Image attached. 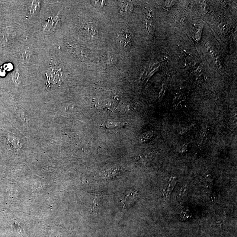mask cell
Wrapping results in <instances>:
<instances>
[{"instance_id": "obj_16", "label": "cell", "mask_w": 237, "mask_h": 237, "mask_svg": "<svg viewBox=\"0 0 237 237\" xmlns=\"http://www.w3.org/2000/svg\"><path fill=\"white\" fill-rule=\"evenodd\" d=\"M6 72L4 70L2 66L0 67V76H5V75Z\"/></svg>"}, {"instance_id": "obj_13", "label": "cell", "mask_w": 237, "mask_h": 237, "mask_svg": "<svg viewBox=\"0 0 237 237\" xmlns=\"http://www.w3.org/2000/svg\"><path fill=\"white\" fill-rule=\"evenodd\" d=\"M104 2V1H94V2H93V3L94 5H97L98 7H103L104 6V5H105V2Z\"/></svg>"}, {"instance_id": "obj_9", "label": "cell", "mask_w": 237, "mask_h": 237, "mask_svg": "<svg viewBox=\"0 0 237 237\" xmlns=\"http://www.w3.org/2000/svg\"><path fill=\"white\" fill-rule=\"evenodd\" d=\"M122 5L121 11L123 13H129V12L132 11L133 7L130 3L127 2H123Z\"/></svg>"}, {"instance_id": "obj_1", "label": "cell", "mask_w": 237, "mask_h": 237, "mask_svg": "<svg viewBox=\"0 0 237 237\" xmlns=\"http://www.w3.org/2000/svg\"><path fill=\"white\" fill-rule=\"evenodd\" d=\"M60 13L59 12L56 15L47 18L42 24V30L43 34H48L55 31L59 22Z\"/></svg>"}, {"instance_id": "obj_8", "label": "cell", "mask_w": 237, "mask_h": 237, "mask_svg": "<svg viewBox=\"0 0 237 237\" xmlns=\"http://www.w3.org/2000/svg\"><path fill=\"white\" fill-rule=\"evenodd\" d=\"M127 124L128 123H127L108 122L104 124L101 125V126L107 129L113 128L117 127H122Z\"/></svg>"}, {"instance_id": "obj_6", "label": "cell", "mask_w": 237, "mask_h": 237, "mask_svg": "<svg viewBox=\"0 0 237 237\" xmlns=\"http://www.w3.org/2000/svg\"><path fill=\"white\" fill-rule=\"evenodd\" d=\"M33 55V51L32 49H25L22 51L20 55L21 60L23 63L27 64L30 60L32 56Z\"/></svg>"}, {"instance_id": "obj_10", "label": "cell", "mask_w": 237, "mask_h": 237, "mask_svg": "<svg viewBox=\"0 0 237 237\" xmlns=\"http://www.w3.org/2000/svg\"><path fill=\"white\" fill-rule=\"evenodd\" d=\"M4 70L5 72L11 71L13 69V66L11 62L6 63L2 67Z\"/></svg>"}, {"instance_id": "obj_7", "label": "cell", "mask_w": 237, "mask_h": 237, "mask_svg": "<svg viewBox=\"0 0 237 237\" xmlns=\"http://www.w3.org/2000/svg\"><path fill=\"white\" fill-rule=\"evenodd\" d=\"M11 76L12 81L15 85L19 86L21 83V81H20L19 72L18 69L16 68L14 69L11 74Z\"/></svg>"}, {"instance_id": "obj_15", "label": "cell", "mask_w": 237, "mask_h": 237, "mask_svg": "<svg viewBox=\"0 0 237 237\" xmlns=\"http://www.w3.org/2000/svg\"><path fill=\"white\" fill-rule=\"evenodd\" d=\"M165 91V88H164V87H163V86H162L161 91H160V94H159V98H160V99H162V97L164 95Z\"/></svg>"}, {"instance_id": "obj_11", "label": "cell", "mask_w": 237, "mask_h": 237, "mask_svg": "<svg viewBox=\"0 0 237 237\" xmlns=\"http://www.w3.org/2000/svg\"><path fill=\"white\" fill-rule=\"evenodd\" d=\"M152 136V132H147L142 135L141 139L143 140V141H144L145 140H146L147 139H150Z\"/></svg>"}, {"instance_id": "obj_5", "label": "cell", "mask_w": 237, "mask_h": 237, "mask_svg": "<svg viewBox=\"0 0 237 237\" xmlns=\"http://www.w3.org/2000/svg\"><path fill=\"white\" fill-rule=\"evenodd\" d=\"M120 43L122 46L125 48L130 47L131 44V39L132 35L131 34L127 32L123 31L119 35Z\"/></svg>"}, {"instance_id": "obj_3", "label": "cell", "mask_w": 237, "mask_h": 237, "mask_svg": "<svg viewBox=\"0 0 237 237\" xmlns=\"http://www.w3.org/2000/svg\"><path fill=\"white\" fill-rule=\"evenodd\" d=\"M41 2L39 1H31L27 5V17L32 18L37 14L41 7Z\"/></svg>"}, {"instance_id": "obj_2", "label": "cell", "mask_w": 237, "mask_h": 237, "mask_svg": "<svg viewBox=\"0 0 237 237\" xmlns=\"http://www.w3.org/2000/svg\"><path fill=\"white\" fill-rule=\"evenodd\" d=\"M80 32L85 36L91 38H98V32L93 26L87 24H82L79 27Z\"/></svg>"}, {"instance_id": "obj_14", "label": "cell", "mask_w": 237, "mask_h": 237, "mask_svg": "<svg viewBox=\"0 0 237 237\" xmlns=\"http://www.w3.org/2000/svg\"><path fill=\"white\" fill-rule=\"evenodd\" d=\"M189 144V143H185V144H184V145L182 146V147L181 148L180 152L184 153L187 150V146H188V145Z\"/></svg>"}, {"instance_id": "obj_12", "label": "cell", "mask_w": 237, "mask_h": 237, "mask_svg": "<svg viewBox=\"0 0 237 237\" xmlns=\"http://www.w3.org/2000/svg\"><path fill=\"white\" fill-rule=\"evenodd\" d=\"M191 128V126L187 127H184V128H181V129H180V130H179L178 133H179L180 134H181V135H183V134H184V133H186L187 131H188V130L190 129Z\"/></svg>"}, {"instance_id": "obj_4", "label": "cell", "mask_w": 237, "mask_h": 237, "mask_svg": "<svg viewBox=\"0 0 237 237\" xmlns=\"http://www.w3.org/2000/svg\"><path fill=\"white\" fill-rule=\"evenodd\" d=\"M3 38L6 43L12 42L16 37V32L14 29L7 27L2 32Z\"/></svg>"}]
</instances>
